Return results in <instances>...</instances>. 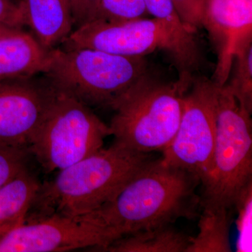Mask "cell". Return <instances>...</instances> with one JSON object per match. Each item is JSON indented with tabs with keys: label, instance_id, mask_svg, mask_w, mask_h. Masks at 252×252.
<instances>
[{
	"label": "cell",
	"instance_id": "obj_1",
	"mask_svg": "<svg viewBox=\"0 0 252 252\" xmlns=\"http://www.w3.org/2000/svg\"><path fill=\"white\" fill-rule=\"evenodd\" d=\"M199 185L195 175L154 159L110 201L83 217L102 230L109 245L140 230L195 219L201 207Z\"/></svg>",
	"mask_w": 252,
	"mask_h": 252
},
{
	"label": "cell",
	"instance_id": "obj_2",
	"mask_svg": "<svg viewBox=\"0 0 252 252\" xmlns=\"http://www.w3.org/2000/svg\"><path fill=\"white\" fill-rule=\"evenodd\" d=\"M154 160L114 141L41 185L31 209L36 208L34 215L85 216L110 201Z\"/></svg>",
	"mask_w": 252,
	"mask_h": 252
},
{
	"label": "cell",
	"instance_id": "obj_3",
	"mask_svg": "<svg viewBox=\"0 0 252 252\" xmlns=\"http://www.w3.org/2000/svg\"><path fill=\"white\" fill-rule=\"evenodd\" d=\"M194 34L154 17L119 22L94 20L73 31L61 47L88 48L119 56L143 57L163 51L177 68L178 81L189 86L203 60Z\"/></svg>",
	"mask_w": 252,
	"mask_h": 252
},
{
	"label": "cell",
	"instance_id": "obj_4",
	"mask_svg": "<svg viewBox=\"0 0 252 252\" xmlns=\"http://www.w3.org/2000/svg\"><path fill=\"white\" fill-rule=\"evenodd\" d=\"M49 67L43 76L58 90L88 107L113 106L149 72L143 56H124L99 50L64 49L49 52Z\"/></svg>",
	"mask_w": 252,
	"mask_h": 252
},
{
	"label": "cell",
	"instance_id": "obj_5",
	"mask_svg": "<svg viewBox=\"0 0 252 252\" xmlns=\"http://www.w3.org/2000/svg\"><path fill=\"white\" fill-rule=\"evenodd\" d=\"M189 88L147 73L113 106L114 141L141 153L162 152L178 129Z\"/></svg>",
	"mask_w": 252,
	"mask_h": 252
},
{
	"label": "cell",
	"instance_id": "obj_6",
	"mask_svg": "<svg viewBox=\"0 0 252 252\" xmlns=\"http://www.w3.org/2000/svg\"><path fill=\"white\" fill-rule=\"evenodd\" d=\"M109 135V126L90 107L52 86L28 149L46 172L60 171L102 148Z\"/></svg>",
	"mask_w": 252,
	"mask_h": 252
},
{
	"label": "cell",
	"instance_id": "obj_7",
	"mask_svg": "<svg viewBox=\"0 0 252 252\" xmlns=\"http://www.w3.org/2000/svg\"><path fill=\"white\" fill-rule=\"evenodd\" d=\"M252 183L251 114L239 105L226 84H217L216 135L211 165L201 182V204L235 206Z\"/></svg>",
	"mask_w": 252,
	"mask_h": 252
},
{
	"label": "cell",
	"instance_id": "obj_8",
	"mask_svg": "<svg viewBox=\"0 0 252 252\" xmlns=\"http://www.w3.org/2000/svg\"><path fill=\"white\" fill-rule=\"evenodd\" d=\"M217 84L195 75L185 94L184 109L175 137L162 151V162L202 181L211 165L216 135Z\"/></svg>",
	"mask_w": 252,
	"mask_h": 252
},
{
	"label": "cell",
	"instance_id": "obj_9",
	"mask_svg": "<svg viewBox=\"0 0 252 252\" xmlns=\"http://www.w3.org/2000/svg\"><path fill=\"white\" fill-rule=\"evenodd\" d=\"M107 246L102 230L85 217L34 215L0 235V252L102 251Z\"/></svg>",
	"mask_w": 252,
	"mask_h": 252
},
{
	"label": "cell",
	"instance_id": "obj_10",
	"mask_svg": "<svg viewBox=\"0 0 252 252\" xmlns=\"http://www.w3.org/2000/svg\"><path fill=\"white\" fill-rule=\"evenodd\" d=\"M51 91L52 86L44 77L0 81V141L28 148Z\"/></svg>",
	"mask_w": 252,
	"mask_h": 252
},
{
	"label": "cell",
	"instance_id": "obj_11",
	"mask_svg": "<svg viewBox=\"0 0 252 252\" xmlns=\"http://www.w3.org/2000/svg\"><path fill=\"white\" fill-rule=\"evenodd\" d=\"M202 26L216 53V67L211 79L218 85H224L235 53L252 40V0H205Z\"/></svg>",
	"mask_w": 252,
	"mask_h": 252
},
{
	"label": "cell",
	"instance_id": "obj_12",
	"mask_svg": "<svg viewBox=\"0 0 252 252\" xmlns=\"http://www.w3.org/2000/svg\"><path fill=\"white\" fill-rule=\"evenodd\" d=\"M49 52L23 29L0 36V81L44 74L49 67Z\"/></svg>",
	"mask_w": 252,
	"mask_h": 252
},
{
	"label": "cell",
	"instance_id": "obj_13",
	"mask_svg": "<svg viewBox=\"0 0 252 252\" xmlns=\"http://www.w3.org/2000/svg\"><path fill=\"white\" fill-rule=\"evenodd\" d=\"M18 3L25 25L48 51L61 45L73 31L69 0H18Z\"/></svg>",
	"mask_w": 252,
	"mask_h": 252
},
{
	"label": "cell",
	"instance_id": "obj_14",
	"mask_svg": "<svg viewBox=\"0 0 252 252\" xmlns=\"http://www.w3.org/2000/svg\"><path fill=\"white\" fill-rule=\"evenodd\" d=\"M41 185L27 168L0 187V235L25 221Z\"/></svg>",
	"mask_w": 252,
	"mask_h": 252
},
{
	"label": "cell",
	"instance_id": "obj_15",
	"mask_svg": "<svg viewBox=\"0 0 252 252\" xmlns=\"http://www.w3.org/2000/svg\"><path fill=\"white\" fill-rule=\"evenodd\" d=\"M190 236L172 224L160 225L135 232L113 242L102 252H186Z\"/></svg>",
	"mask_w": 252,
	"mask_h": 252
},
{
	"label": "cell",
	"instance_id": "obj_16",
	"mask_svg": "<svg viewBox=\"0 0 252 252\" xmlns=\"http://www.w3.org/2000/svg\"><path fill=\"white\" fill-rule=\"evenodd\" d=\"M198 233L190 237L186 252H230V209L222 205L201 204Z\"/></svg>",
	"mask_w": 252,
	"mask_h": 252
},
{
	"label": "cell",
	"instance_id": "obj_17",
	"mask_svg": "<svg viewBox=\"0 0 252 252\" xmlns=\"http://www.w3.org/2000/svg\"><path fill=\"white\" fill-rule=\"evenodd\" d=\"M242 109L252 112V40L235 53L228 81L225 83Z\"/></svg>",
	"mask_w": 252,
	"mask_h": 252
},
{
	"label": "cell",
	"instance_id": "obj_18",
	"mask_svg": "<svg viewBox=\"0 0 252 252\" xmlns=\"http://www.w3.org/2000/svg\"><path fill=\"white\" fill-rule=\"evenodd\" d=\"M147 14L149 13L144 0H99L94 21H132L146 18Z\"/></svg>",
	"mask_w": 252,
	"mask_h": 252
},
{
	"label": "cell",
	"instance_id": "obj_19",
	"mask_svg": "<svg viewBox=\"0 0 252 252\" xmlns=\"http://www.w3.org/2000/svg\"><path fill=\"white\" fill-rule=\"evenodd\" d=\"M30 156L27 147L0 141V187L28 168Z\"/></svg>",
	"mask_w": 252,
	"mask_h": 252
},
{
	"label": "cell",
	"instance_id": "obj_20",
	"mask_svg": "<svg viewBox=\"0 0 252 252\" xmlns=\"http://www.w3.org/2000/svg\"><path fill=\"white\" fill-rule=\"evenodd\" d=\"M149 14L180 31H189L177 14L172 0H144Z\"/></svg>",
	"mask_w": 252,
	"mask_h": 252
},
{
	"label": "cell",
	"instance_id": "obj_21",
	"mask_svg": "<svg viewBox=\"0 0 252 252\" xmlns=\"http://www.w3.org/2000/svg\"><path fill=\"white\" fill-rule=\"evenodd\" d=\"M177 14L192 32L195 33L202 26L203 9L196 0H172Z\"/></svg>",
	"mask_w": 252,
	"mask_h": 252
},
{
	"label": "cell",
	"instance_id": "obj_22",
	"mask_svg": "<svg viewBox=\"0 0 252 252\" xmlns=\"http://www.w3.org/2000/svg\"><path fill=\"white\" fill-rule=\"evenodd\" d=\"M74 25L77 27L94 21L99 0H69Z\"/></svg>",
	"mask_w": 252,
	"mask_h": 252
},
{
	"label": "cell",
	"instance_id": "obj_23",
	"mask_svg": "<svg viewBox=\"0 0 252 252\" xmlns=\"http://www.w3.org/2000/svg\"><path fill=\"white\" fill-rule=\"evenodd\" d=\"M0 23L14 29H23L26 26L18 1L0 0Z\"/></svg>",
	"mask_w": 252,
	"mask_h": 252
},
{
	"label": "cell",
	"instance_id": "obj_24",
	"mask_svg": "<svg viewBox=\"0 0 252 252\" xmlns=\"http://www.w3.org/2000/svg\"><path fill=\"white\" fill-rule=\"evenodd\" d=\"M14 28H11L7 27V26H4V25L1 24L0 23V36L4 35L5 34L10 32L14 31Z\"/></svg>",
	"mask_w": 252,
	"mask_h": 252
},
{
	"label": "cell",
	"instance_id": "obj_25",
	"mask_svg": "<svg viewBox=\"0 0 252 252\" xmlns=\"http://www.w3.org/2000/svg\"><path fill=\"white\" fill-rule=\"evenodd\" d=\"M196 1H198V4L200 5L202 9H203V5L204 2H205V0H196Z\"/></svg>",
	"mask_w": 252,
	"mask_h": 252
}]
</instances>
